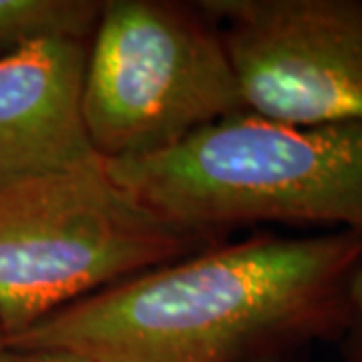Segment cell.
Masks as SVG:
<instances>
[{"mask_svg": "<svg viewBox=\"0 0 362 362\" xmlns=\"http://www.w3.org/2000/svg\"><path fill=\"white\" fill-rule=\"evenodd\" d=\"M6 350V337H4V332H2V326H0V354Z\"/></svg>", "mask_w": 362, "mask_h": 362, "instance_id": "obj_10", "label": "cell"}, {"mask_svg": "<svg viewBox=\"0 0 362 362\" xmlns=\"http://www.w3.org/2000/svg\"><path fill=\"white\" fill-rule=\"evenodd\" d=\"M244 111L290 125L362 121V2L204 0Z\"/></svg>", "mask_w": 362, "mask_h": 362, "instance_id": "obj_5", "label": "cell"}, {"mask_svg": "<svg viewBox=\"0 0 362 362\" xmlns=\"http://www.w3.org/2000/svg\"><path fill=\"white\" fill-rule=\"evenodd\" d=\"M247 362H274L272 358H256V361H247Z\"/></svg>", "mask_w": 362, "mask_h": 362, "instance_id": "obj_11", "label": "cell"}, {"mask_svg": "<svg viewBox=\"0 0 362 362\" xmlns=\"http://www.w3.org/2000/svg\"><path fill=\"white\" fill-rule=\"evenodd\" d=\"M0 362H90L69 350H11L0 354Z\"/></svg>", "mask_w": 362, "mask_h": 362, "instance_id": "obj_9", "label": "cell"}, {"mask_svg": "<svg viewBox=\"0 0 362 362\" xmlns=\"http://www.w3.org/2000/svg\"><path fill=\"white\" fill-rule=\"evenodd\" d=\"M362 233H262L109 286L6 340L90 362H247L342 334Z\"/></svg>", "mask_w": 362, "mask_h": 362, "instance_id": "obj_1", "label": "cell"}, {"mask_svg": "<svg viewBox=\"0 0 362 362\" xmlns=\"http://www.w3.org/2000/svg\"><path fill=\"white\" fill-rule=\"evenodd\" d=\"M238 113L232 63L199 4L103 0L83 78V119L103 161L165 151Z\"/></svg>", "mask_w": 362, "mask_h": 362, "instance_id": "obj_4", "label": "cell"}, {"mask_svg": "<svg viewBox=\"0 0 362 362\" xmlns=\"http://www.w3.org/2000/svg\"><path fill=\"white\" fill-rule=\"evenodd\" d=\"M220 232L171 221L101 157L0 183V326L6 340L109 286L199 254Z\"/></svg>", "mask_w": 362, "mask_h": 362, "instance_id": "obj_3", "label": "cell"}, {"mask_svg": "<svg viewBox=\"0 0 362 362\" xmlns=\"http://www.w3.org/2000/svg\"><path fill=\"white\" fill-rule=\"evenodd\" d=\"M105 168L143 206L192 228L290 223L362 233V121L290 125L244 111L171 149Z\"/></svg>", "mask_w": 362, "mask_h": 362, "instance_id": "obj_2", "label": "cell"}, {"mask_svg": "<svg viewBox=\"0 0 362 362\" xmlns=\"http://www.w3.org/2000/svg\"><path fill=\"white\" fill-rule=\"evenodd\" d=\"M87 45L42 39L0 57V183L99 157L83 119Z\"/></svg>", "mask_w": 362, "mask_h": 362, "instance_id": "obj_6", "label": "cell"}, {"mask_svg": "<svg viewBox=\"0 0 362 362\" xmlns=\"http://www.w3.org/2000/svg\"><path fill=\"white\" fill-rule=\"evenodd\" d=\"M342 334L350 362H362V264L350 282L349 318Z\"/></svg>", "mask_w": 362, "mask_h": 362, "instance_id": "obj_8", "label": "cell"}, {"mask_svg": "<svg viewBox=\"0 0 362 362\" xmlns=\"http://www.w3.org/2000/svg\"><path fill=\"white\" fill-rule=\"evenodd\" d=\"M103 0H0V57L42 39L89 40Z\"/></svg>", "mask_w": 362, "mask_h": 362, "instance_id": "obj_7", "label": "cell"}]
</instances>
